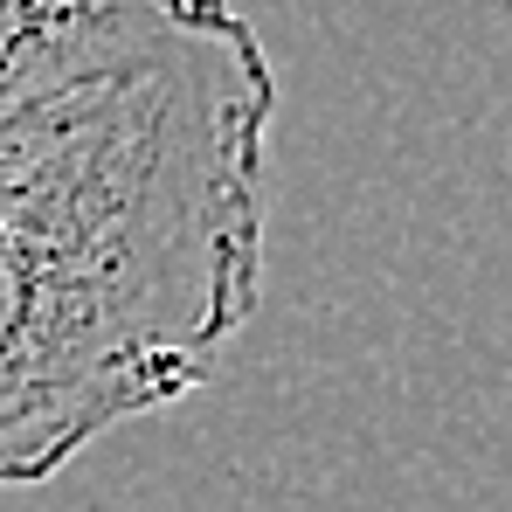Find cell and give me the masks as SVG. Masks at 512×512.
<instances>
[{
    "label": "cell",
    "mask_w": 512,
    "mask_h": 512,
    "mask_svg": "<svg viewBox=\"0 0 512 512\" xmlns=\"http://www.w3.org/2000/svg\"><path fill=\"white\" fill-rule=\"evenodd\" d=\"M277 70L236 0L0 111V492L187 402L263 298Z\"/></svg>",
    "instance_id": "cell-1"
},
{
    "label": "cell",
    "mask_w": 512,
    "mask_h": 512,
    "mask_svg": "<svg viewBox=\"0 0 512 512\" xmlns=\"http://www.w3.org/2000/svg\"><path fill=\"white\" fill-rule=\"evenodd\" d=\"M173 0H0V111L146 35Z\"/></svg>",
    "instance_id": "cell-2"
}]
</instances>
